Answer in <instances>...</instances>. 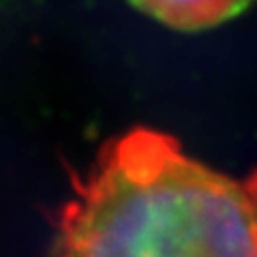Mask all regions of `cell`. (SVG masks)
Returning <instances> with one entry per match:
<instances>
[{
    "label": "cell",
    "instance_id": "1",
    "mask_svg": "<svg viewBox=\"0 0 257 257\" xmlns=\"http://www.w3.org/2000/svg\"><path fill=\"white\" fill-rule=\"evenodd\" d=\"M56 257H257V170L234 178L135 126L75 182Z\"/></svg>",
    "mask_w": 257,
    "mask_h": 257
},
{
    "label": "cell",
    "instance_id": "2",
    "mask_svg": "<svg viewBox=\"0 0 257 257\" xmlns=\"http://www.w3.org/2000/svg\"><path fill=\"white\" fill-rule=\"evenodd\" d=\"M155 22L180 32H199L242 13L255 0H128Z\"/></svg>",
    "mask_w": 257,
    "mask_h": 257
}]
</instances>
